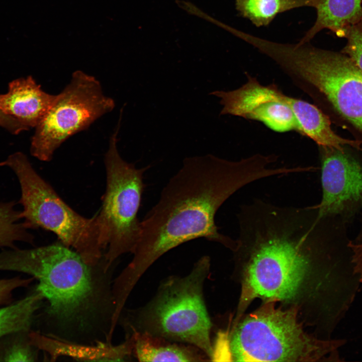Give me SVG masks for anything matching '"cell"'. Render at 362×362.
Listing matches in <instances>:
<instances>
[{
	"mask_svg": "<svg viewBox=\"0 0 362 362\" xmlns=\"http://www.w3.org/2000/svg\"><path fill=\"white\" fill-rule=\"evenodd\" d=\"M210 268V257L204 255L187 275L165 279L146 304L128 312L130 331L195 346L212 361L213 324L204 297Z\"/></svg>",
	"mask_w": 362,
	"mask_h": 362,
	"instance_id": "3957f363",
	"label": "cell"
},
{
	"mask_svg": "<svg viewBox=\"0 0 362 362\" xmlns=\"http://www.w3.org/2000/svg\"><path fill=\"white\" fill-rule=\"evenodd\" d=\"M104 261L90 265L59 241L1 252L0 270L24 273L36 279V289L48 302L47 312L52 319L62 328L81 332L96 326L106 308L114 311L112 290L103 277L109 271H98Z\"/></svg>",
	"mask_w": 362,
	"mask_h": 362,
	"instance_id": "7a4b0ae2",
	"label": "cell"
},
{
	"mask_svg": "<svg viewBox=\"0 0 362 362\" xmlns=\"http://www.w3.org/2000/svg\"><path fill=\"white\" fill-rule=\"evenodd\" d=\"M345 37L347 41L343 53L350 57L362 70V20L351 26Z\"/></svg>",
	"mask_w": 362,
	"mask_h": 362,
	"instance_id": "e0dca14e",
	"label": "cell"
},
{
	"mask_svg": "<svg viewBox=\"0 0 362 362\" xmlns=\"http://www.w3.org/2000/svg\"><path fill=\"white\" fill-rule=\"evenodd\" d=\"M0 166L10 168L18 179L21 213L28 229L41 228L52 232L61 243L74 249L90 265L102 261L105 246L98 214L88 218L71 208L22 152L12 154Z\"/></svg>",
	"mask_w": 362,
	"mask_h": 362,
	"instance_id": "5b68a950",
	"label": "cell"
},
{
	"mask_svg": "<svg viewBox=\"0 0 362 362\" xmlns=\"http://www.w3.org/2000/svg\"><path fill=\"white\" fill-rule=\"evenodd\" d=\"M30 340L17 339L8 345L0 354L1 361H34L36 355Z\"/></svg>",
	"mask_w": 362,
	"mask_h": 362,
	"instance_id": "ac0fdd59",
	"label": "cell"
},
{
	"mask_svg": "<svg viewBox=\"0 0 362 362\" xmlns=\"http://www.w3.org/2000/svg\"><path fill=\"white\" fill-rule=\"evenodd\" d=\"M115 106L114 100L105 95L94 76L75 71L69 83L55 95L36 126L31 142V155L41 161H50L56 150L68 138L88 128Z\"/></svg>",
	"mask_w": 362,
	"mask_h": 362,
	"instance_id": "ba28073f",
	"label": "cell"
},
{
	"mask_svg": "<svg viewBox=\"0 0 362 362\" xmlns=\"http://www.w3.org/2000/svg\"><path fill=\"white\" fill-rule=\"evenodd\" d=\"M246 82L229 91L210 93L220 100L223 106L220 115H230L262 123L277 132H298V126L289 105V97L275 83L261 84L257 79L245 73Z\"/></svg>",
	"mask_w": 362,
	"mask_h": 362,
	"instance_id": "9c48e42d",
	"label": "cell"
},
{
	"mask_svg": "<svg viewBox=\"0 0 362 362\" xmlns=\"http://www.w3.org/2000/svg\"><path fill=\"white\" fill-rule=\"evenodd\" d=\"M119 126L111 137L105 155L106 189L98 214L108 269L120 256L132 253L138 242L141 222L137 215L144 188L143 174L149 168H137L121 157L117 146Z\"/></svg>",
	"mask_w": 362,
	"mask_h": 362,
	"instance_id": "52a82bcc",
	"label": "cell"
},
{
	"mask_svg": "<svg viewBox=\"0 0 362 362\" xmlns=\"http://www.w3.org/2000/svg\"><path fill=\"white\" fill-rule=\"evenodd\" d=\"M33 280V278L24 279L18 277L0 280V305L9 303L16 289L27 287Z\"/></svg>",
	"mask_w": 362,
	"mask_h": 362,
	"instance_id": "d6986e66",
	"label": "cell"
},
{
	"mask_svg": "<svg viewBox=\"0 0 362 362\" xmlns=\"http://www.w3.org/2000/svg\"><path fill=\"white\" fill-rule=\"evenodd\" d=\"M351 251V263L353 273L362 282V243H349L348 245Z\"/></svg>",
	"mask_w": 362,
	"mask_h": 362,
	"instance_id": "ffe728a7",
	"label": "cell"
},
{
	"mask_svg": "<svg viewBox=\"0 0 362 362\" xmlns=\"http://www.w3.org/2000/svg\"><path fill=\"white\" fill-rule=\"evenodd\" d=\"M316 0H236L240 15L256 27L269 25L279 14L303 7H314Z\"/></svg>",
	"mask_w": 362,
	"mask_h": 362,
	"instance_id": "9a60e30c",
	"label": "cell"
},
{
	"mask_svg": "<svg viewBox=\"0 0 362 362\" xmlns=\"http://www.w3.org/2000/svg\"><path fill=\"white\" fill-rule=\"evenodd\" d=\"M322 197L314 206L320 217H333L362 204V165L337 149L318 146Z\"/></svg>",
	"mask_w": 362,
	"mask_h": 362,
	"instance_id": "30bf717a",
	"label": "cell"
},
{
	"mask_svg": "<svg viewBox=\"0 0 362 362\" xmlns=\"http://www.w3.org/2000/svg\"><path fill=\"white\" fill-rule=\"evenodd\" d=\"M44 297L36 289L25 298L0 308V338L27 331Z\"/></svg>",
	"mask_w": 362,
	"mask_h": 362,
	"instance_id": "2e32d148",
	"label": "cell"
},
{
	"mask_svg": "<svg viewBox=\"0 0 362 362\" xmlns=\"http://www.w3.org/2000/svg\"><path fill=\"white\" fill-rule=\"evenodd\" d=\"M267 56L318 107L326 104L362 130V70L350 57L307 43L275 42Z\"/></svg>",
	"mask_w": 362,
	"mask_h": 362,
	"instance_id": "277c9868",
	"label": "cell"
},
{
	"mask_svg": "<svg viewBox=\"0 0 362 362\" xmlns=\"http://www.w3.org/2000/svg\"><path fill=\"white\" fill-rule=\"evenodd\" d=\"M344 342L310 338L293 312L269 307L250 315L235 327L229 339L231 358L242 361L318 360Z\"/></svg>",
	"mask_w": 362,
	"mask_h": 362,
	"instance_id": "8992f818",
	"label": "cell"
},
{
	"mask_svg": "<svg viewBox=\"0 0 362 362\" xmlns=\"http://www.w3.org/2000/svg\"><path fill=\"white\" fill-rule=\"evenodd\" d=\"M314 8L315 22L300 43H308L324 29L345 37L347 30L362 20V0H316Z\"/></svg>",
	"mask_w": 362,
	"mask_h": 362,
	"instance_id": "5bb4252c",
	"label": "cell"
},
{
	"mask_svg": "<svg viewBox=\"0 0 362 362\" xmlns=\"http://www.w3.org/2000/svg\"><path fill=\"white\" fill-rule=\"evenodd\" d=\"M128 334L133 340V353L139 361H210L203 351L190 344L135 331Z\"/></svg>",
	"mask_w": 362,
	"mask_h": 362,
	"instance_id": "4fadbf2b",
	"label": "cell"
},
{
	"mask_svg": "<svg viewBox=\"0 0 362 362\" xmlns=\"http://www.w3.org/2000/svg\"><path fill=\"white\" fill-rule=\"evenodd\" d=\"M31 344L48 353L50 360L67 356L81 361H124L133 353V341L127 335L125 341L117 345L99 342L96 345L78 344L47 336L37 332L29 335Z\"/></svg>",
	"mask_w": 362,
	"mask_h": 362,
	"instance_id": "7c38bea8",
	"label": "cell"
},
{
	"mask_svg": "<svg viewBox=\"0 0 362 362\" xmlns=\"http://www.w3.org/2000/svg\"><path fill=\"white\" fill-rule=\"evenodd\" d=\"M277 159L275 154L260 153L237 161L212 154L186 158L141 221L133 259L123 269L126 278L137 282L159 257L195 239L204 238L233 250L236 240L219 231L215 215L242 187L280 175L281 168L270 166Z\"/></svg>",
	"mask_w": 362,
	"mask_h": 362,
	"instance_id": "6da1fadb",
	"label": "cell"
},
{
	"mask_svg": "<svg viewBox=\"0 0 362 362\" xmlns=\"http://www.w3.org/2000/svg\"><path fill=\"white\" fill-rule=\"evenodd\" d=\"M0 126L14 134H18L23 131L28 130L16 119L6 115L1 110Z\"/></svg>",
	"mask_w": 362,
	"mask_h": 362,
	"instance_id": "44dd1931",
	"label": "cell"
},
{
	"mask_svg": "<svg viewBox=\"0 0 362 362\" xmlns=\"http://www.w3.org/2000/svg\"><path fill=\"white\" fill-rule=\"evenodd\" d=\"M54 98L44 91L33 77L19 78L9 83L6 93L0 94V110L29 130L38 124Z\"/></svg>",
	"mask_w": 362,
	"mask_h": 362,
	"instance_id": "8fae6325",
	"label": "cell"
}]
</instances>
